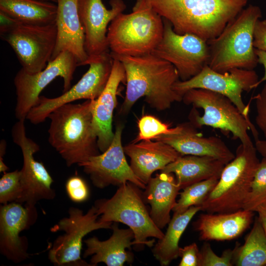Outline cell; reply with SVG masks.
Listing matches in <instances>:
<instances>
[{"label": "cell", "mask_w": 266, "mask_h": 266, "mask_svg": "<svg viewBox=\"0 0 266 266\" xmlns=\"http://www.w3.org/2000/svg\"><path fill=\"white\" fill-rule=\"evenodd\" d=\"M123 65L126 77V91L120 113L126 114L141 98L158 111L169 108L182 97L173 89L179 80L176 68L169 62L152 54L139 56L110 54Z\"/></svg>", "instance_id": "6da1fadb"}, {"label": "cell", "mask_w": 266, "mask_h": 266, "mask_svg": "<svg viewBox=\"0 0 266 266\" xmlns=\"http://www.w3.org/2000/svg\"><path fill=\"white\" fill-rule=\"evenodd\" d=\"M177 33L195 34L207 42L217 37L248 0H147Z\"/></svg>", "instance_id": "7a4b0ae2"}, {"label": "cell", "mask_w": 266, "mask_h": 266, "mask_svg": "<svg viewBox=\"0 0 266 266\" xmlns=\"http://www.w3.org/2000/svg\"><path fill=\"white\" fill-rule=\"evenodd\" d=\"M93 100L69 103L52 111L48 141L68 166L78 165L99 155L98 137L93 124Z\"/></svg>", "instance_id": "3957f363"}, {"label": "cell", "mask_w": 266, "mask_h": 266, "mask_svg": "<svg viewBox=\"0 0 266 266\" xmlns=\"http://www.w3.org/2000/svg\"><path fill=\"white\" fill-rule=\"evenodd\" d=\"M262 17L260 7L249 4L217 37L207 41L208 66L221 73L235 68L254 69L259 64L253 46L254 30Z\"/></svg>", "instance_id": "277c9868"}, {"label": "cell", "mask_w": 266, "mask_h": 266, "mask_svg": "<svg viewBox=\"0 0 266 266\" xmlns=\"http://www.w3.org/2000/svg\"><path fill=\"white\" fill-rule=\"evenodd\" d=\"M162 18L147 0H136L131 13H121L108 27L110 54L129 56L151 54L163 36Z\"/></svg>", "instance_id": "5b68a950"}, {"label": "cell", "mask_w": 266, "mask_h": 266, "mask_svg": "<svg viewBox=\"0 0 266 266\" xmlns=\"http://www.w3.org/2000/svg\"><path fill=\"white\" fill-rule=\"evenodd\" d=\"M253 144L241 143L227 164L216 186L200 205L207 213H232L242 209L260 163Z\"/></svg>", "instance_id": "8992f818"}, {"label": "cell", "mask_w": 266, "mask_h": 266, "mask_svg": "<svg viewBox=\"0 0 266 266\" xmlns=\"http://www.w3.org/2000/svg\"><path fill=\"white\" fill-rule=\"evenodd\" d=\"M140 189L127 182L119 186L111 198L98 200L94 205L100 216V221L126 225L134 233L133 245L138 248L143 246L151 247L154 239L149 240L148 238L161 239L165 233L152 219Z\"/></svg>", "instance_id": "52a82bcc"}, {"label": "cell", "mask_w": 266, "mask_h": 266, "mask_svg": "<svg viewBox=\"0 0 266 266\" xmlns=\"http://www.w3.org/2000/svg\"><path fill=\"white\" fill-rule=\"evenodd\" d=\"M182 101L193 106L189 119L197 129L206 126L231 133L245 145L253 144L248 133L251 130L255 141L259 139L251 122L226 96L206 89H193L183 95Z\"/></svg>", "instance_id": "ba28073f"}, {"label": "cell", "mask_w": 266, "mask_h": 266, "mask_svg": "<svg viewBox=\"0 0 266 266\" xmlns=\"http://www.w3.org/2000/svg\"><path fill=\"white\" fill-rule=\"evenodd\" d=\"M68 215L52 227V232L64 233L54 241L48 253L49 260L58 266H92L81 258L83 239L87 234L99 229H111L112 222H101L94 205L86 213L77 207L68 209Z\"/></svg>", "instance_id": "9c48e42d"}, {"label": "cell", "mask_w": 266, "mask_h": 266, "mask_svg": "<svg viewBox=\"0 0 266 266\" xmlns=\"http://www.w3.org/2000/svg\"><path fill=\"white\" fill-rule=\"evenodd\" d=\"M113 63V58L109 52L89 57L86 65L90 67L76 84L58 97L40 96L26 119L33 124H39L44 122L52 111L64 104L82 99L96 100L106 85Z\"/></svg>", "instance_id": "30bf717a"}, {"label": "cell", "mask_w": 266, "mask_h": 266, "mask_svg": "<svg viewBox=\"0 0 266 266\" xmlns=\"http://www.w3.org/2000/svg\"><path fill=\"white\" fill-rule=\"evenodd\" d=\"M77 66L76 57L65 51L49 61L46 67L39 72L30 73L21 68L14 79L17 96L15 109L16 118L26 119L29 111L38 102L41 91L56 78H63L64 92L69 90Z\"/></svg>", "instance_id": "8fae6325"}, {"label": "cell", "mask_w": 266, "mask_h": 266, "mask_svg": "<svg viewBox=\"0 0 266 266\" xmlns=\"http://www.w3.org/2000/svg\"><path fill=\"white\" fill-rule=\"evenodd\" d=\"M15 53L22 68L34 73L44 69L50 61L57 39L56 22L47 25L20 23L0 36Z\"/></svg>", "instance_id": "7c38bea8"}, {"label": "cell", "mask_w": 266, "mask_h": 266, "mask_svg": "<svg viewBox=\"0 0 266 266\" xmlns=\"http://www.w3.org/2000/svg\"><path fill=\"white\" fill-rule=\"evenodd\" d=\"M163 22L162 38L151 54L173 65L181 81L188 80L207 65V42L195 34H178L169 21L164 19Z\"/></svg>", "instance_id": "4fadbf2b"}, {"label": "cell", "mask_w": 266, "mask_h": 266, "mask_svg": "<svg viewBox=\"0 0 266 266\" xmlns=\"http://www.w3.org/2000/svg\"><path fill=\"white\" fill-rule=\"evenodd\" d=\"M259 77L254 70L235 68L221 73L205 66L196 76L185 80H178L174 90L182 97L193 89H204L222 94L229 99L249 121V106L242 100L243 92H249L256 88Z\"/></svg>", "instance_id": "5bb4252c"}, {"label": "cell", "mask_w": 266, "mask_h": 266, "mask_svg": "<svg viewBox=\"0 0 266 266\" xmlns=\"http://www.w3.org/2000/svg\"><path fill=\"white\" fill-rule=\"evenodd\" d=\"M13 142L21 149L23 166L21 172L22 192L16 202L24 203L29 208H35L36 203L42 200H53L55 192L51 186L53 180L41 162L35 160L33 155L39 149V145L26 134L25 120H18L12 129Z\"/></svg>", "instance_id": "9a60e30c"}, {"label": "cell", "mask_w": 266, "mask_h": 266, "mask_svg": "<svg viewBox=\"0 0 266 266\" xmlns=\"http://www.w3.org/2000/svg\"><path fill=\"white\" fill-rule=\"evenodd\" d=\"M123 129V125L118 124L108 148L78 165L98 188L103 189L110 185L120 186L127 182L142 189L146 187V185L135 175L127 161L122 143Z\"/></svg>", "instance_id": "2e32d148"}, {"label": "cell", "mask_w": 266, "mask_h": 266, "mask_svg": "<svg viewBox=\"0 0 266 266\" xmlns=\"http://www.w3.org/2000/svg\"><path fill=\"white\" fill-rule=\"evenodd\" d=\"M37 218L36 208H27L17 202L0 206V252L8 260L19 263L29 258L27 239L20 233L33 225Z\"/></svg>", "instance_id": "e0dca14e"}, {"label": "cell", "mask_w": 266, "mask_h": 266, "mask_svg": "<svg viewBox=\"0 0 266 266\" xmlns=\"http://www.w3.org/2000/svg\"><path fill=\"white\" fill-rule=\"evenodd\" d=\"M107 9L101 0H78V13L85 33V49L89 57L108 52V26L126 9L123 0H110Z\"/></svg>", "instance_id": "ac0fdd59"}, {"label": "cell", "mask_w": 266, "mask_h": 266, "mask_svg": "<svg viewBox=\"0 0 266 266\" xmlns=\"http://www.w3.org/2000/svg\"><path fill=\"white\" fill-rule=\"evenodd\" d=\"M154 140L169 145L182 155L210 156L226 164L235 156L221 138L203 136L190 122L179 124L171 128L169 133L160 135Z\"/></svg>", "instance_id": "d6986e66"}, {"label": "cell", "mask_w": 266, "mask_h": 266, "mask_svg": "<svg viewBox=\"0 0 266 266\" xmlns=\"http://www.w3.org/2000/svg\"><path fill=\"white\" fill-rule=\"evenodd\" d=\"M126 82V73L123 64L119 60L113 58L111 72L106 85L98 98L93 100L92 107L94 127L101 152L108 148L114 137L113 112L117 105L120 85Z\"/></svg>", "instance_id": "ffe728a7"}, {"label": "cell", "mask_w": 266, "mask_h": 266, "mask_svg": "<svg viewBox=\"0 0 266 266\" xmlns=\"http://www.w3.org/2000/svg\"><path fill=\"white\" fill-rule=\"evenodd\" d=\"M57 39L50 61L67 51L76 57L78 66L86 65L88 55L85 49V33L78 13V0H57Z\"/></svg>", "instance_id": "44dd1931"}, {"label": "cell", "mask_w": 266, "mask_h": 266, "mask_svg": "<svg viewBox=\"0 0 266 266\" xmlns=\"http://www.w3.org/2000/svg\"><path fill=\"white\" fill-rule=\"evenodd\" d=\"M154 140L132 142L124 146L125 154L130 159L132 170L146 185L155 171L163 170L182 155L169 145Z\"/></svg>", "instance_id": "7402d4cb"}, {"label": "cell", "mask_w": 266, "mask_h": 266, "mask_svg": "<svg viewBox=\"0 0 266 266\" xmlns=\"http://www.w3.org/2000/svg\"><path fill=\"white\" fill-rule=\"evenodd\" d=\"M112 234L107 240L101 241L96 236L84 241L87 248L83 257L91 256L92 266L103 263L108 266H123L125 263L132 264L133 261L132 253L127 251L133 244L134 235L130 229H120L113 222L111 226Z\"/></svg>", "instance_id": "603a6c76"}, {"label": "cell", "mask_w": 266, "mask_h": 266, "mask_svg": "<svg viewBox=\"0 0 266 266\" xmlns=\"http://www.w3.org/2000/svg\"><path fill=\"white\" fill-rule=\"evenodd\" d=\"M254 212L241 209L232 213L201 214L194 223L201 240L225 241L239 236L251 225Z\"/></svg>", "instance_id": "cb8c5ba5"}, {"label": "cell", "mask_w": 266, "mask_h": 266, "mask_svg": "<svg viewBox=\"0 0 266 266\" xmlns=\"http://www.w3.org/2000/svg\"><path fill=\"white\" fill-rule=\"evenodd\" d=\"M180 190L174 175L164 172L152 177L146 184L144 199L150 206L152 219L160 229L170 222V212L176 205Z\"/></svg>", "instance_id": "d4e9b609"}, {"label": "cell", "mask_w": 266, "mask_h": 266, "mask_svg": "<svg viewBox=\"0 0 266 266\" xmlns=\"http://www.w3.org/2000/svg\"><path fill=\"white\" fill-rule=\"evenodd\" d=\"M226 163L207 156L182 155L161 172L172 173L181 189L215 176H220Z\"/></svg>", "instance_id": "484cf974"}, {"label": "cell", "mask_w": 266, "mask_h": 266, "mask_svg": "<svg viewBox=\"0 0 266 266\" xmlns=\"http://www.w3.org/2000/svg\"><path fill=\"white\" fill-rule=\"evenodd\" d=\"M201 211L200 206H193L184 212L173 214L163 237L152 249L154 257L162 266H167L179 257V241L194 215Z\"/></svg>", "instance_id": "4316f807"}, {"label": "cell", "mask_w": 266, "mask_h": 266, "mask_svg": "<svg viewBox=\"0 0 266 266\" xmlns=\"http://www.w3.org/2000/svg\"><path fill=\"white\" fill-rule=\"evenodd\" d=\"M0 10L21 23L47 25L56 22L57 5L38 0H0Z\"/></svg>", "instance_id": "83f0119b"}, {"label": "cell", "mask_w": 266, "mask_h": 266, "mask_svg": "<svg viewBox=\"0 0 266 266\" xmlns=\"http://www.w3.org/2000/svg\"><path fill=\"white\" fill-rule=\"evenodd\" d=\"M233 263L237 266L266 265V234L258 217L242 245L233 249Z\"/></svg>", "instance_id": "f1b7e54d"}, {"label": "cell", "mask_w": 266, "mask_h": 266, "mask_svg": "<svg viewBox=\"0 0 266 266\" xmlns=\"http://www.w3.org/2000/svg\"><path fill=\"white\" fill-rule=\"evenodd\" d=\"M219 178L215 176L184 188L179 193L180 198L172 210L173 214L182 213L193 206H200L214 189Z\"/></svg>", "instance_id": "f546056e"}, {"label": "cell", "mask_w": 266, "mask_h": 266, "mask_svg": "<svg viewBox=\"0 0 266 266\" xmlns=\"http://www.w3.org/2000/svg\"><path fill=\"white\" fill-rule=\"evenodd\" d=\"M266 202V157L260 162L244 201L242 209L256 212Z\"/></svg>", "instance_id": "4dcf8cb0"}, {"label": "cell", "mask_w": 266, "mask_h": 266, "mask_svg": "<svg viewBox=\"0 0 266 266\" xmlns=\"http://www.w3.org/2000/svg\"><path fill=\"white\" fill-rule=\"evenodd\" d=\"M138 133L132 142L154 140L157 136L169 133L171 128L168 124L163 122L153 115H146L138 121Z\"/></svg>", "instance_id": "1f68e13d"}, {"label": "cell", "mask_w": 266, "mask_h": 266, "mask_svg": "<svg viewBox=\"0 0 266 266\" xmlns=\"http://www.w3.org/2000/svg\"><path fill=\"white\" fill-rule=\"evenodd\" d=\"M22 192L20 170L4 172L0 179V203L16 202Z\"/></svg>", "instance_id": "d6a6232c"}, {"label": "cell", "mask_w": 266, "mask_h": 266, "mask_svg": "<svg viewBox=\"0 0 266 266\" xmlns=\"http://www.w3.org/2000/svg\"><path fill=\"white\" fill-rule=\"evenodd\" d=\"M234 249H227L221 256L216 255L208 243L200 250L199 266H233Z\"/></svg>", "instance_id": "836d02e7"}, {"label": "cell", "mask_w": 266, "mask_h": 266, "mask_svg": "<svg viewBox=\"0 0 266 266\" xmlns=\"http://www.w3.org/2000/svg\"><path fill=\"white\" fill-rule=\"evenodd\" d=\"M66 189L69 198L74 202H84L89 196V191L86 182L77 175L72 176L67 180Z\"/></svg>", "instance_id": "e575fe53"}, {"label": "cell", "mask_w": 266, "mask_h": 266, "mask_svg": "<svg viewBox=\"0 0 266 266\" xmlns=\"http://www.w3.org/2000/svg\"><path fill=\"white\" fill-rule=\"evenodd\" d=\"M254 99L256 109L255 122L266 140V83Z\"/></svg>", "instance_id": "d590c367"}, {"label": "cell", "mask_w": 266, "mask_h": 266, "mask_svg": "<svg viewBox=\"0 0 266 266\" xmlns=\"http://www.w3.org/2000/svg\"><path fill=\"white\" fill-rule=\"evenodd\" d=\"M179 257L181 258L179 266H199L200 250L196 243L180 247Z\"/></svg>", "instance_id": "8d00e7d4"}, {"label": "cell", "mask_w": 266, "mask_h": 266, "mask_svg": "<svg viewBox=\"0 0 266 266\" xmlns=\"http://www.w3.org/2000/svg\"><path fill=\"white\" fill-rule=\"evenodd\" d=\"M253 46L255 49L266 52V19L258 20L255 25Z\"/></svg>", "instance_id": "74e56055"}, {"label": "cell", "mask_w": 266, "mask_h": 266, "mask_svg": "<svg viewBox=\"0 0 266 266\" xmlns=\"http://www.w3.org/2000/svg\"><path fill=\"white\" fill-rule=\"evenodd\" d=\"M20 23L14 18L0 10V36L7 33Z\"/></svg>", "instance_id": "f35d334b"}, {"label": "cell", "mask_w": 266, "mask_h": 266, "mask_svg": "<svg viewBox=\"0 0 266 266\" xmlns=\"http://www.w3.org/2000/svg\"><path fill=\"white\" fill-rule=\"evenodd\" d=\"M259 64H261L264 68V74L263 77L259 80L257 86H259L262 82L266 81V52L255 49Z\"/></svg>", "instance_id": "ab89813d"}, {"label": "cell", "mask_w": 266, "mask_h": 266, "mask_svg": "<svg viewBox=\"0 0 266 266\" xmlns=\"http://www.w3.org/2000/svg\"><path fill=\"white\" fill-rule=\"evenodd\" d=\"M256 212L258 213V217L266 234V203L259 206Z\"/></svg>", "instance_id": "60d3db41"}, {"label": "cell", "mask_w": 266, "mask_h": 266, "mask_svg": "<svg viewBox=\"0 0 266 266\" xmlns=\"http://www.w3.org/2000/svg\"><path fill=\"white\" fill-rule=\"evenodd\" d=\"M255 146L258 153L263 157H266V140H256Z\"/></svg>", "instance_id": "b9f144b4"}, {"label": "cell", "mask_w": 266, "mask_h": 266, "mask_svg": "<svg viewBox=\"0 0 266 266\" xmlns=\"http://www.w3.org/2000/svg\"><path fill=\"white\" fill-rule=\"evenodd\" d=\"M6 141L4 140H1L0 144V158H3L6 152Z\"/></svg>", "instance_id": "7bdbcfd3"}, {"label": "cell", "mask_w": 266, "mask_h": 266, "mask_svg": "<svg viewBox=\"0 0 266 266\" xmlns=\"http://www.w3.org/2000/svg\"><path fill=\"white\" fill-rule=\"evenodd\" d=\"M8 169V167L3 162V158H0V172H5Z\"/></svg>", "instance_id": "ee69618b"}, {"label": "cell", "mask_w": 266, "mask_h": 266, "mask_svg": "<svg viewBox=\"0 0 266 266\" xmlns=\"http://www.w3.org/2000/svg\"><path fill=\"white\" fill-rule=\"evenodd\" d=\"M38 0L48 1V2H53V3L57 2V0Z\"/></svg>", "instance_id": "f6af8a7d"}, {"label": "cell", "mask_w": 266, "mask_h": 266, "mask_svg": "<svg viewBox=\"0 0 266 266\" xmlns=\"http://www.w3.org/2000/svg\"><path fill=\"white\" fill-rule=\"evenodd\" d=\"M265 203H266V202Z\"/></svg>", "instance_id": "bcb514c9"}]
</instances>
